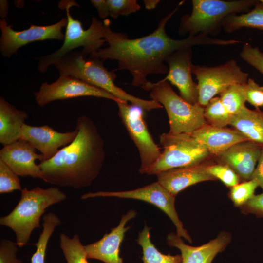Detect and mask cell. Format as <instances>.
<instances>
[{"label":"cell","mask_w":263,"mask_h":263,"mask_svg":"<svg viewBox=\"0 0 263 263\" xmlns=\"http://www.w3.org/2000/svg\"><path fill=\"white\" fill-rule=\"evenodd\" d=\"M206 165L171 169L157 173V181L175 196L186 188L201 182L215 180L207 170Z\"/></svg>","instance_id":"obj_20"},{"label":"cell","mask_w":263,"mask_h":263,"mask_svg":"<svg viewBox=\"0 0 263 263\" xmlns=\"http://www.w3.org/2000/svg\"><path fill=\"white\" fill-rule=\"evenodd\" d=\"M231 114L223 105L220 96L212 98L204 107V116L207 124L218 128L229 125Z\"/></svg>","instance_id":"obj_28"},{"label":"cell","mask_w":263,"mask_h":263,"mask_svg":"<svg viewBox=\"0 0 263 263\" xmlns=\"http://www.w3.org/2000/svg\"><path fill=\"white\" fill-rule=\"evenodd\" d=\"M225 32L231 33L243 27L263 30V3L257 0L254 8L245 14H233L225 17L222 23Z\"/></svg>","instance_id":"obj_24"},{"label":"cell","mask_w":263,"mask_h":263,"mask_svg":"<svg viewBox=\"0 0 263 263\" xmlns=\"http://www.w3.org/2000/svg\"><path fill=\"white\" fill-rule=\"evenodd\" d=\"M150 228L146 225L139 232L136 240L142 248V259L144 263H181V254L171 255L160 252L152 243L150 235Z\"/></svg>","instance_id":"obj_25"},{"label":"cell","mask_w":263,"mask_h":263,"mask_svg":"<svg viewBox=\"0 0 263 263\" xmlns=\"http://www.w3.org/2000/svg\"><path fill=\"white\" fill-rule=\"evenodd\" d=\"M246 85V101L259 109L263 106V86L259 85L254 79L249 78Z\"/></svg>","instance_id":"obj_36"},{"label":"cell","mask_w":263,"mask_h":263,"mask_svg":"<svg viewBox=\"0 0 263 263\" xmlns=\"http://www.w3.org/2000/svg\"><path fill=\"white\" fill-rule=\"evenodd\" d=\"M60 75H71L102 89L119 100L130 102L146 111L161 109L163 106L153 100H145L125 92L114 83L116 77L114 70L110 71L99 58L85 55L82 50L72 51L55 64Z\"/></svg>","instance_id":"obj_3"},{"label":"cell","mask_w":263,"mask_h":263,"mask_svg":"<svg viewBox=\"0 0 263 263\" xmlns=\"http://www.w3.org/2000/svg\"><path fill=\"white\" fill-rule=\"evenodd\" d=\"M246 84L232 85L220 94L223 105L231 115L237 113L245 106Z\"/></svg>","instance_id":"obj_29"},{"label":"cell","mask_w":263,"mask_h":263,"mask_svg":"<svg viewBox=\"0 0 263 263\" xmlns=\"http://www.w3.org/2000/svg\"><path fill=\"white\" fill-rule=\"evenodd\" d=\"M22 130L21 139L28 141L41 152L43 161L51 159L60 147L66 146L73 142L78 132L76 128L72 132H59L47 125L33 126L25 123Z\"/></svg>","instance_id":"obj_17"},{"label":"cell","mask_w":263,"mask_h":263,"mask_svg":"<svg viewBox=\"0 0 263 263\" xmlns=\"http://www.w3.org/2000/svg\"><path fill=\"white\" fill-rule=\"evenodd\" d=\"M262 146L250 140L237 143L216 156L220 163L230 167L240 178L251 180Z\"/></svg>","instance_id":"obj_19"},{"label":"cell","mask_w":263,"mask_h":263,"mask_svg":"<svg viewBox=\"0 0 263 263\" xmlns=\"http://www.w3.org/2000/svg\"><path fill=\"white\" fill-rule=\"evenodd\" d=\"M160 2L159 0H144L145 8L148 10L155 8L157 4Z\"/></svg>","instance_id":"obj_41"},{"label":"cell","mask_w":263,"mask_h":263,"mask_svg":"<svg viewBox=\"0 0 263 263\" xmlns=\"http://www.w3.org/2000/svg\"><path fill=\"white\" fill-rule=\"evenodd\" d=\"M142 89L150 91V98L165 108L169 119V133L191 134L207 124L204 116V107L186 101L177 94L168 81H149Z\"/></svg>","instance_id":"obj_6"},{"label":"cell","mask_w":263,"mask_h":263,"mask_svg":"<svg viewBox=\"0 0 263 263\" xmlns=\"http://www.w3.org/2000/svg\"><path fill=\"white\" fill-rule=\"evenodd\" d=\"M28 115L0 97V143L3 146L21 139L22 126Z\"/></svg>","instance_id":"obj_22"},{"label":"cell","mask_w":263,"mask_h":263,"mask_svg":"<svg viewBox=\"0 0 263 263\" xmlns=\"http://www.w3.org/2000/svg\"><path fill=\"white\" fill-rule=\"evenodd\" d=\"M192 73L198 81V104L203 107L230 86L246 83L249 75L233 59L214 67L193 65Z\"/></svg>","instance_id":"obj_10"},{"label":"cell","mask_w":263,"mask_h":263,"mask_svg":"<svg viewBox=\"0 0 263 263\" xmlns=\"http://www.w3.org/2000/svg\"><path fill=\"white\" fill-rule=\"evenodd\" d=\"M21 191L20 199L13 210L0 218V225L14 231L19 247L27 244L35 228L40 227V218L47 208L67 198L56 187L44 189L37 187L30 190L25 187Z\"/></svg>","instance_id":"obj_4"},{"label":"cell","mask_w":263,"mask_h":263,"mask_svg":"<svg viewBox=\"0 0 263 263\" xmlns=\"http://www.w3.org/2000/svg\"><path fill=\"white\" fill-rule=\"evenodd\" d=\"M0 17L2 19H5L6 17L8 12V2L7 0L0 1Z\"/></svg>","instance_id":"obj_40"},{"label":"cell","mask_w":263,"mask_h":263,"mask_svg":"<svg viewBox=\"0 0 263 263\" xmlns=\"http://www.w3.org/2000/svg\"><path fill=\"white\" fill-rule=\"evenodd\" d=\"M109 15L116 19L120 15L128 16L139 10L136 0H106Z\"/></svg>","instance_id":"obj_33"},{"label":"cell","mask_w":263,"mask_h":263,"mask_svg":"<svg viewBox=\"0 0 263 263\" xmlns=\"http://www.w3.org/2000/svg\"><path fill=\"white\" fill-rule=\"evenodd\" d=\"M67 18L58 22L47 26L31 24L30 27L21 31H17L8 25L5 19L0 20L1 36L0 38V50L4 57H10L16 54L18 49L28 43L46 39L64 40L65 35L62 28L66 27Z\"/></svg>","instance_id":"obj_12"},{"label":"cell","mask_w":263,"mask_h":263,"mask_svg":"<svg viewBox=\"0 0 263 263\" xmlns=\"http://www.w3.org/2000/svg\"><path fill=\"white\" fill-rule=\"evenodd\" d=\"M240 208L244 214H253L258 218H263V192L254 195Z\"/></svg>","instance_id":"obj_37"},{"label":"cell","mask_w":263,"mask_h":263,"mask_svg":"<svg viewBox=\"0 0 263 263\" xmlns=\"http://www.w3.org/2000/svg\"><path fill=\"white\" fill-rule=\"evenodd\" d=\"M192 47L176 51L168 56L165 60L169 71L162 80L167 81L179 90L180 96L191 104L198 103L197 84L192 77Z\"/></svg>","instance_id":"obj_14"},{"label":"cell","mask_w":263,"mask_h":263,"mask_svg":"<svg viewBox=\"0 0 263 263\" xmlns=\"http://www.w3.org/2000/svg\"><path fill=\"white\" fill-rule=\"evenodd\" d=\"M61 223V220L56 214L49 212L43 218V230L38 242L34 244L36 251L31 258V263H45L46 248L49 240L55 228Z\"/></svg>","instance_id":"obj_26"},{"label":"cell","mask_w":263,"mask_h":263,"mask_svg":"<svg viewBox=\"0 0 263 263\" xmlns=\"http://www.w3.org/2000/svg\"><path fill=\"white\" fill-rule=\"evenodd\" d=\"M251 179L256 180L259 186L263 189V147L258 161V164L252 174Z\"/></svg>","instance_id":"obj_38"},{"label":"cell","mask_w":263,"mask_h":263,"mask_svg":"<svg viewBox=\"0 0 263 263\" xmlns=\"http://www.w3.org/2000/svg\"><path fill=\"white\" fill-rule=\"evenodd\" d=\"M229 125L247 140L263 147V112L250 110L245 106L231 115Z\"/></svg>","instance_id":"obj_23"},{"label":"cell","mask_w":263,"mask_h":263,"mask_svg":"<svg viewBox=\"0 0 263 263\" xmlns=\"http://www.w3.org/2000/svg\"><path fill=\"white\" fill-rule=\"evenodd\" d=\"M0 159L18 176L42 178V172L35 160L41 162L43 156L37 154L36 149L23 139L3 146L0 150Z\"/></svg>","instance_id":"obj_15"},{"label":"cell","mask_w":263,"mask_h":263,"mask_svg":"<svg viewBox=\"0 0 263 263\" xmlns=\"http://www.w3.org/2000/svg\"><path fill=\"white\" fill-rule=\"evenodd\" d=\"M116 103L118 107V115L140 154L139 172L147 174L159 159L162 151L149 132L144 117L145 110L123 100H119Z\"/></svg>","instance_id":"obj_9"},{"label":"cell","mask_w":263,"mask_h":263,"mask_svg":"<svg viewBox=\"0 0 263 263\" xmlns=\"http://www.w3.org/2000/svg\"><path fill=\"white\" fill-rule=\"evenodd\" d=\"M181 1L170 13L162 19L157 28L151 34L141 38L130 39L124 33L116 32L110 28L107 19L104 24L103 38L109 45L91 55L102 61L109 59L118 62L117 70H126L132 75V85L142 88L149 83L147 77L150 74H166L168 66L165 64L166 57L174 52L195 45H230L232 39H222L200 34L188 36L183 39H174L165 31V26L172 16L182 5Z\"/></svg>","instance_id":"obj_1"},{"label":"cell","mask_w":263,"mask_h":263,"mask_svg":"<svg viewBox=\"0 0 263 263\" xmlns=\"http://www.w3.org/2000/svg\"><path fill=\"white\" fill-rule=\"evenodd\" d=\"M232 238L230 233L221 231L214 239L198 246L186 244L177 234L169 233L167 237L168 244L179 249L181 263H212L216 255L222 252L229 244Z\"/></svg>","instance_id":"obj_18"},{"label":"cell","mask_w":263,"mask_h":263,"mask_svg":"<svg viewBox=\"0 0 263 263\" xmlns=\"http://www.w3.org/2000/svg\"><path fill=\"white\" fill-rule=\"evenodd\" d=\"M206 168L210 175L228 187L232 188L239 183L240 177L227 165L219 163L206 165Z\"/></svg>","instance_id":"obj_31"},{"label":"cell","mask_w":263,"mask_h":263,"mask_svg":"<svg viewBox=\"0 0 263 263\" xmlns=\"http://www.w3.org/2000/svg\"><path fill=\"white\" fill-rule=\"evenodd\" d=\"M260 1L263 3V0H261Z\"/></svg>","instance_id":"obj_42"},{"label":"cell","mask_w":263,"mask_h":263,"mask_svg":"<svg viewBox=\"0 0 263 263\" xmlns=\"http://www.w3.org/2000/svg\"><path fill=\"white\" fill-rule=\"evenodd\" d=\"M257 0H192L190 14L181 18L179 33L189 36L218 34L224 19L233 14L248 10Z\"/></svg>","instance_id":"obj_5"},{"label":"cell","mask_w":263,"mask_h":263,"mask_svg":"<svg viewBox=\"0 0 263 263\" xmlns=\"http://www.w3.org/2000/svg\"><path fill=\"white\" fill-rule=\"evenodd\" d=\"M96 197H113L133 199L146 202L163 211L172 221L176 228L177 234L190 243L192 239L179 218L175 207V196L171 194L158 181L133 190L121 191L88 192L81 196V199Z\"/></svg>","instance_id":"obj_11"},{"label":"cell","mask_w":263,"mask_h":263,"mask_svg":"<svg viewBox=\"0 0 263 263\" xmlns=\"http://www.w3.org/2000/svg\"><path fill=\"white\" fill-rule=\"evenodd\" d=\"M74 5L78 6L74 1L59 2V7L66 9L67 19L64 42L56 52L37 58L39 60L38 70L41 73L45 72L50 65H55L75 49L83 47L82 52L88 56L101 49L105 42L103 38V22L93 17L90 27L86 30L84 29L81 21L74 19L70 14V8Z\"/></svg>","instance_id":"obj_7"},{"label":"cell","mask_w":263,"mask_h":263,"mask_svg":"<svg viewBox=\"0 0 263 263\" xmlns=\"http://www.w3.org/2000/svg\"><path fill=\"white\" fill-rule=\"evenodd\" d=\"M38 105L43 107L51 102L82 96H94L119 100L110 93L71 75H60L54 82L43 83L35 93Z\"/></svg>","instance_id":"obj_13"},{"label":"cell","mask_w":263,"mask_h":263,"mask_svg":"<svg viewBox=\"0 0 263 263\" xmlns=\"http://www.w3.org/2000/svg\"><path fill=\"white\" fill-rule=\"evenodd\" d=\"M16 190H22L19 176L0 159V193H11Z\"/></svg>","instance_id":"obj_32"},{"label":"cell","mask_w":263,"mask_h":263,"mask_svg":"<svg viewBox=\"0 0 263 263\" xmlns=\"http://www.w3.org/2000/svg\"><path fill=\"white\" fill-rule=\"evenodd\" d=\"M191 135L203 144L211 155L215 156L237 143L248 140L235 129L215 127L207 124Z\"/></svg>","instance_id":"obj_21"},{"label":"cell","mask_w":263,"mask_h":263,"mask_svg":"<svg viewBox=\"0 0 263 263\" xmlns=\"http://www.w3.org/2000/svg\"><path fill=\"white\" fill-rule=\"evenodd\" d=\"M92 4L97 9L98 15L101 19H105L109 15L106 0H92Z\"/></svg>","instance_id":"obj_39"},{"label":"cell","mask_w":263,"mask_h":263,"mask_svg":"<svg viewBox=\"0 0 263 263\" xmlns=\"http://www.w3.org/2000/svg\"><path fill=\"white\" fill-rule=\"evenodd\" d=\"M135 210L131 209L122 216L119 225L111 229L99 240L84 245L88 259H94L105 263H123L120 257V247L126 232L130 226L125 227L129 221L137 215Z\"/></svg>","instance_id":"obj_16"},{"label":"cell","mask_w":263,"mask_h":263,"mask_svg":"<svg viewBox=\"0 0 263 263\" xmlns=\"http://www.w3.org/2000/svg\"><path fill=\"white\" fill-rule=\"evenodd\" d=\"M75 138L51 159L39 164L46 183L79 189L88 187L97 177L105 158L104 142L93 121L78 117Z\"/></svg>","instance_id":"obj_2"},{"label":"cell","mask_w":263,"mask_h":263,"mask_svg":"<svg viewBox=\"0 0 263 263\" xmlns=\"http://www.w3.org/2000/svg\"><path fill=\"white\" fill-rule=\"evenodd\" d=\"M59 238L60 247L67 263H89L84 246L77 234L71 238L62 233Z\"/></svg>","instance_id":"obj_27"},{"label":"cell","mask_w":263,"mask_h":263,"mask_svg":"<svg viewBox=\"0 0 263 263\" xmlns=\"http://www.w3.org/2000/svg\"><path fill=\"white\" fill-rule=\"evenodd\" d=\"M258 187V183L253 179L239 183L231 188L229 197L235 207H240L252 197Z\"/></svg>","instance_id":"obj_30"},{"label":"cell","mask_w":263,"mask_h":263,"mask_svg":"<svg viewBox=\"0 0 263 263\" xmlns=\"http://www.w3.org/2000/svg\"><path fill=\"white\" fill-rule=\"evenodd\" d=\"M241 58L263 74V53L258 47L245 43L240 53Z\"/></svg>","instance_id":"obj_34"},{"label":"cell","mask_w":263,"mask_h":263,"mask_svg":"<svg viewBox=\"0 0 263 263\" xmlns=\"http://www.w3.org/2000/svg\"><path fill=\"white\" fill-rule=\"evenodd\" d=\"M16 243L2 239L0 242V263H23L16 257L18 250Z\"/></svg>","instance_id":"obj_35"},{"label":"cell","mask_w":263,"mask_h":263,"mask_svg":"<svg viewBox=\"0 0 263 263\" xmlns=\"http://www.w3.org/2000/svg\"><path fill=\"white\" fill-rule=\"evenodd\" d=\"M159 139L163 151L148 175L202 164L211 155L203 144L189 134L164 133Z\"/></svg>","instance_id":"obj_8"}]
</instances>
